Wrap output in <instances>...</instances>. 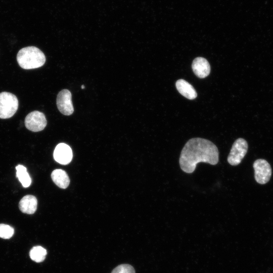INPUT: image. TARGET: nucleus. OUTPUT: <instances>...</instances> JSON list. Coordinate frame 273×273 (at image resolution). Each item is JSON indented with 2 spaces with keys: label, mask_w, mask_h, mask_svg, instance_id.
Listing matches in <instances>:
<instances>
[{
  "label": "nucleus",
  "mask_w": 273,
  "mask_h": 273,
  "mask_svg": "<svg viewBox=\"0 0 273 273\" xmlns=\"http://www.w3.org/2000/svg\"><path fill=\"white\" fill-rule=\"evenodd\" d=\"M51 178L54 183L59 188L66 189L70 183V179L67 173L63 170L55 169L52 172Z\"/></svg>",
  "instance_id": "nucleus-12"
},
{
  "label": "nucleus",
  "mask_w": 273,
  "mask_h": 273,
  "mask_svg": "<svg viewBox=\"0 0 273 273\" xmlns=\"http://www.w3.org/2000/svg\"><path fill=\"white\" fill-rule=\"evenodd\" d=\"M81 88L82 89H83V88H85V86H84L83 85H82L81 86Z\"/></svg>",
  "instance_id": "nucleus-17"
},
{
  "label": "nucleus",
  "mask_w": 273,
  "mask_h": 273,
  "mask_svg": "<svg viewBox=\"0 0 273 273\" xmlns=\"http://www.w3.org/2000/svg\"><path fill=\"white\" fill-rule=\"evenodd\" d=\"M248 150L247 141L242 138L236 140L232 145L228 155V163L233 166L239 165L246 154Z\"/></svg>",
  "instance_id": "nucleus-4"
},
{
  "label": "nucleus",
  "mask_w": 273,
  "mask_h": 273,
  "mask_svg": "<svg viewBox=\"0 0 273 273\" xmlns=\"http://www.w3.org/2000/svg\"><path fill=\"white\" fill-rule=\"evenodd\" d=\"M24 123L26 127L28 130L37 132L43 130L46 127L47 121L42 112L34 111L26 116Z\"/></svg>",
  "instance_id": "nucleus-6"
},
{
  "label": "nucleus",
  "mask_w": 273,
  "mask_h": 273,
  "mask_svg": "<svg viewBox=\"0 0 273 273\" xmlns=\"http://www.w3.org/2000/svg\"><path fill=\"white\" fill-rule=\"evenodd\" d=\"M254 169V177L260 184H265L270 179L271 168L269 163L263 159L255 160L253 165Z\"/></svg>",
  "instance_id": "nucleus-5"
},
{
  "label": "nucleus",
  "mask_w": 273,
  "mask_h": 273,
  "mask_svg": "<svg viewBox=\"0 0 273 273\" xmlns=\"http://www.w3.org/2000/svg\"><path fill=\"white\" fill-rule=\"evenodd\" d=\"M71 93L68 89H63L58 94L56 103L59 111L65 115H70L74 112Z\"/></svg>",
  "instance_id": "nucleus-7"
},
{
  "label": "nucleus",
  "mask_w": 273,
  "mask_h": 273,
  "mask_svg": "<svg viewBox=\"0 0 273 273\" xmlns=\"http://www.w3.org/2000/svg\"><path fill=\"white\" fill-rule=\"evenodd\" d=\"M37 205L36 198L31 195L24 196L19 203V208L21 211L28 214H32L36 211Z\"/></svg>",
  "instance_id": "nucleus-10"
},
{
  "label": "nucleus",
  "mask_w": 273,
  "mask_h": 273,
  "mask_svg": "<svg viewBox=\"0 0 273 273\" xmlns=\"http://www.w3.org/2000/svg\"><path fill=\"white\" fill-rule=\"evenodd\" d=\"M14 233V229L9 225L0 224V238L4 239L11 238Z\"/></svg>",
  "instance_id": "nucleus-15"
},
{
  "label": "nucleus",
  "mask_w": 273,
  "mask_h": 273,
  "mask_svg": "<svg viewBox=\"0 0 273 273\" xmlns=\"http://www.w3.org/2000/svg\"><path fill=\"white\" fill-rule=\"evenodd\" d=\"M47 253L46 249L41 246H37L31 249L29 255L32 260L36 262H40L44 260Z\"/></svg>",
  "instance_id": "nucleus-14"
},
{
  "label": "nucleus",
  "mask_w": 273,
  "mask_h": 273,
  "mask_svg": "<svg viewBox=\"0 0 273 273\" xmlns=\"http://www.w3.org/2000/svg\"><path fill=\"white\" fill-rule=\"evenodd\" d=\"M219 161V152L212 142L202 138L189 140L183 147L179 159L181 169L187 173H193L200 162L216 165Z\"/></svg>",
  "instance_id": "nucleus-1"
},
{
  "label": "nucleus",
  "mask_w": 273,
  "mask_h": 273,
  "mask_svg": "<svg viewBox=\"0 0 273 273\" xmlns=\"http://www.w3.org/2000/svg\"><path fill=\"white\" fill-rule=\"evenodd\" d=\"M53 155L55 161L63 165L69 163L73 156L71 148L65 143H60L56 147Z\"/></svg>",
  "instance_id": "nucleus-8"
},
{
  "label": "nucleus",
  "mask_w": 273,
  "mask_h": 273,
  "mask_svg": "<svg viewBox=\"0 0 273 273\" xmlns=\"http://www.w3.org/2000/svg\"><path fill=\"white\" fill-rule=\"evenodd\" d=\"M175 86L178 92L188 99L193 100L197 96L194 87L184 79H180L177 80Z\"/></svg>",
  "instance_id": "nucleus-11"
},
{
  "label": "nucleus",
  "mask_w": 273,
  "mask_h": 273,
  "mask_svg": "<svg viewBox=\"0 0 273 273\" xmlns=\"http://www.w3.org/2000/svg\"><path fill=\"white\" fill-rule=\"evenodd\" d=\"M18 100L14 94L4 92L0 93V118L12 117L18 108Z\"/></svg>",
  "instance_id": "nucleus-3"
},
{
  "label": "nucleus",
  "mask_w": 273,
  "mask_h": 273,
  "mask_svg": "<svg viewBox=\"0 0 273 273\" xmlns=\"http://www.w3.org/2000/svg\"><path fill=\"white\" fill-rule=\"evenodd\" d=\"M16 176L24 188L30 186L31 178L27 171L26 168L22 165L19 164L16 167Z\"/></svg>",
  "instance_id": "nucleus-13"
},
{
  "label": "nucleus",
  "mask_w": 273,
  "mask_h": 273,
  "mask_svg": "<svg viewBox=\"0 0 273 273\" xmlns=\"http://www.w3.org/2000/svg\"><path fill=\"white\" fill-rule=\"evenodd\" d=\"M111 273H135V270L131 265L123 264L117 266Z\"/></svg>",
  "instance_id": "nucleus-16"
},
{
  "label": "nucleus",
  "mask_w": 273,
  "mask_h": 273,
  "mask_svg": "<svg viewBox=\"0 0 273 273\" xmlns=\"http://www.w3.org/2000/svg\"><path fill=\"white\" fill-rule=\"evenodd\" d=\"M19 65L24 69H35L41 67L46 62L43 53L34 46L23 48L17 55Z\"/></svg>",
  "instance_id": "nucleus-2"
},
{
  "label": "nucleus",
  "mask_w": 273,
  "mask_h": 273,
  "mask_svg": "<svg viewBox=\"0 0 273 273\" xmlns=\"http://www.w3.org/2000/svg\"><path fill=\"white\" fill-rule=\"evenodd\" d=\"M192 68L195 75L200 78L207 77L210 72L209 63L202 57L196 58L193 61Z\"/></svg>",
  "instance_id": "nucleus-9"
}]
</instances>
